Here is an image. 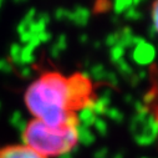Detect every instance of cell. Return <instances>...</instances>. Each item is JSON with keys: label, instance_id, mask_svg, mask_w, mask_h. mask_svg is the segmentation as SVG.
<instances>
[{"label": "cell", "instance_id": "7a4b0ae2", "mask_svg": "<svg viewBox=\"0 0 158 158\" xmlns=\"http://www.w3.org/2000/svg\"><path fill=\"white\" fill-rule=\"evenodd\" d=\"M24 144L45 158L69 153L78 142L77 127L52 128L39 120H31L23 132Z\"/></svg>", "mask_w": 158, "mask_h": 158}, {"label": "cell", "instance_id": "3957f363", "mask_svg": "<svg viewBox=\"0 0 158 158\" xmlns=\"http://www.w3.org/2000/svg\"><path fill=\"white\" fill-rule=\"evenodd\" d=\"M0 158H45L26 147L25 144H15L0 149Z\"/></svg>", "mask_w": 158, "mask_h": 158}, {"label": "cell", "instance_id": "44dd1931", "mask_svg": "<svg viewBox=\"0 0 158 158\" xmlns=\"http://www.w3.org/2000/svg\"><path fill=\"white\" fill-rule=\"evenodd\" d=\"M20 73L23 77H30L31 76V69L29 66H23L20 69Z\"/></svg>", "mask_w": 158, "mask_h": 158}, {"label": "cell", "instance_id": "ac0fdd59", "mask_svg": "<svg viewBox=\"0 0 158 158\" xmlns=\"http://www.w3.org/2000/svg\"><path fill=\"white\" fill-rule=\"evenodd\" d=\"M35 20H37L39 23H41L43 25H48L49 23H50V15L48 14V13H43V14H40V15H39Z\"/></svg>", "mask_w": 158, "mask_h": 158}, {"label": "cell", "instance_id": "9a60e30c", "mask_svg": "<svg viewBox=\"0 0 158 158\" xmlns=\"http://www.w3.org/2000/svg\"><path fill=\"white\" fill-rule=\"evenodd\" d=\"M55 45H56L57 49H60L61 51H65V49L67 48V39H66V35H60V36L57 37Z\"/></svg>", "mask_w": 158, "mask_h": 158}, {"label": "cell", "instance_id": "5bb4252c", "mask_svg": "<svg viewBox=\"0 0 158 158\" xmlns=\"http://www.w3.org/2000/svg\"><path fill=\"white\" fill-rule=\"evenodd\" d=\"M105 44L110 48H113L118 44V34H108L105 39Z\"/></svg>", "mask_w": 158, "mask_h": 158}, {"label": "cell", "instance_id": "2e32d148", "mask_svg": "<svg viewBox=\"0 0 158 158\" xmlns=\"http://www.w3.org/2000/svg\"><path fill=\"white\" fill-rule=\"evenodd\" d=\"M0 71H3V72H11L13 71V65L6 61V60H0Z\"/></svg>", "mask_w": 158, "mask_h": 158}, {"label": "cell", "instance_id": "8fae6325", "mask_svg": "<svg viewBox=\"0 0 158 158\" xmlns=\"http://www.w3.org/2000/svg\"><path fill=\"white\" fill-rule=\"evenodd\" d=\"M125 16H126V19H128V20H132V21H137V20H141L142 19V13L139 11V10H137L136 8H130L126 13H125Z\"/></svg>", "mask_w": 158, "mask_h": 158}, {"label": "cell", "instance_id": "ffe728a7", "mask_svg": "<svg viewBox=\"0 0 158 158\" xmlns=\"http://www.w3.org/2000/svg\"><path fill=\"white\" fill-rule=\"evenodd\" d=\"M105 80H108V82H110L111 85H117V81H118L116 73H114V72H110V71H107V75H106Z\"/></svg>", "mask_w": 158, "mask_h": 158}, {"label": "cell", "instance_id": "603a6c76", "mask_svg": "<svg viewBox=\"0 0 158 158\" xmlns=\"http://www.w3.org/2000/svg\"><path fill=\"white\" fill-rule=\"evenodd\" d=\"M80 41L81 43H86L87 41V35H81L80 36Z\"/></svg>", "mask_w": 158, "mask_h": 158}, {"label": "cell", "instance_id": "52a82bcc", "mask_svg": "<svg viewBox=\"0 0 158 158\" xmlns=\"http://www.w3.org/2000/svg\"><path fill=\"white\" fill-rule=\"evenodd\" d=\"M130 8H132V0H114L113 3V10L117 15L126 13Z\"/></svg>", "mask_w": 158, "mask_h": 158}, {"label": "cell", "instance_id": "9c48e42d", "mask_svg": "<svg viewBox=\"0 0 158 158\" xmlns=\"http://www.w3.org/2000/svg\"><path fill=\"white\" fill-rule=\"evenodd\" d=\"M116 66H117V70L120 71V73L123 75V76H132L133 75L132 66L125 59H122V60H120L118 62H116Z\"/></svg>", "mask_w": 158, "mask_h": 158}, {"label": "cell", "instance_id": "30bf717a", "mask_svg": "<svg viewBox=\"0 0 158 158\" xmlns=\"http://www.w3.org/2000/svg\"><path fill=\"white\" fill-rule=\"evenodd\" d=\"M123 55H125V49L121 46V45H114L113 48H111V51H110V56H111V60L116 64L120 60L123 59Z\"/></svg>", "mask_w": 158, "mask_h": 158}, {"label": "cell", "instance_id": "cb8c5ba5", "mask_svg": "<svg viewBox=\"0 0 158 158\" xmlns=\"http://www.w3.org/2000/svg\"><path fill=\"white\" fill-rule=\"evenodd\" d=\"M15 3H18V4H21V3H26L27 0H14Z\"/></svg>", "mask_w": 158, "mask_h": 158}, {"label": "cell", "instance_id": "e0dca14e", "mask_svg": "<svg viewBox=\"0 0 158 158\" xmlns=\"http://www.w3.org/2000/svg\"><path fill=\"white\" fill-rule=\"evenodd\" d=\"M37 37H39V40H40V43H48V41H50V40H51L52 35H51L48 30H45V31H43V32L39 34V35H37Z\"/></svg>", "mask_w": 158, "mask_h": 158}, {"label": "cell", "instance_id": "7402d4cb", "mask_svg": "<svg viewBox=\"0 0 158 158\" xmlns=\"http://www.w3.org/2000/svg\"><path fill=\"white\" fill-rule=\"evenodd\" d=\"M144 2H146V0H132V6L136 8V6H138L139 4L144 3Z\"/></svg>", "mask_w": 158, "mask_h": 158}, {"label": "cell", "instance_id": "ba28073f", "mask_svg": "<svg viewBox=\"0 0 158 158\" xmlns=\"http://www.w3.org/2000/svg\"><path fill=\"white\" fill-rule=\"evenodd\" d=\"M21 46L19 44H13L10 46V57H11V61L15 64V65H19V66H23L21 64Z\"/></svg>", "mask_w": 158, "mask_h": 158}, {"label": "cell", "instance_id": "8992f818", "mask_svg": "<svg viewBox=\"0 0 158 158\" xmlns=\"http://www.w3.org/2000/svg\"><path fill=\"white\" fill-rule=\"evenodd\" d=\"M90 73H91V77L96 81H102L106 78V75H107V70L105 69L103 65L101 64H95L91 66L90 69Z\"/></svg>", "mask_w": 158, "mask_h": 158}, {"label": "cell", "instance_id": "4fadbf2b", "mask_svg": "<svg viewBox=\"0 0 158 158\" xmlns=\"http://www.w3.org/2000/svg\"><path fill=\"white\" fill-rule=\"evenodd\" d=\"M152 19H153V27L158 34V0H156V3L153 4L152 8Z\"/></svg>", "mask_w": 158, "mask_h": 158}, {"label": "cell", "instance_id": "5b68a950", "mask_svg": "<svg viewBox=\"0 0 158 158\" xmlns=\"http://www.w3.org/2000/svg\"><path fill=\"white\" fill-rule=\"evenodd\" d=\"M90 10L85 6H76L73 10H70L69 21L73 23L77 26H85L90 20Z\"/></svg>", "mask_w": 158, "mask_h": 158}, {"label": "cell", "instance_id": "7c38bea8", "mask_svg": "<svg viewBox=\"0 0 158 158\" xmlns=\"http://www.w3.org/2000/svg\"><path fill=\"white\" fill-rule=\"evenodd\" d=\"M69 16H70V10H67V9L59 8V9L55 11V18H56V20H59V21L69 20Z\"/></svg>", "mask_w": 158, "mask_h": 158}, {"label": "cell", "instance_id": "6da1fadb", "mask_svg": "<svg viewBox=\"0 0 158 158\" xmlns=\"http://www.w3.org/2000/svg\"><path fill=\"white\" fill-rule=\"evenodd\" d=\"M25 103L35 120L52 128L77 127V110L86 108L67 77L49 72L34 81L26 90Z\"/></svg>", "mask_w": 158, "mask_h": 158}, {"label": "cell", "instance_id": "277c9868", "mask_svg": "<svg viewBox=\"0 0 158 158\" xmlns=\"http://www.w3.org/2000/svg\"><path fill=\"white\" fill-rule=\"evenodd\" d=\"M131 56H132V59L135 60L136 64L146 66V65H149L154 60L156 49H154L153 45H151V44L144 41V43L135 46V50L132 51Z\"/></svg>", "mask_w": 158, "mask_h": 158}, {"label": "cell", "instance_id": "d6986e66", "mask_svg": "<svg viewBox=\"0 0 158 158\" xmlns=\"http://www.w3.org/2000/svg\"><path fill=\"white\" fill-rule=\"evenodd\" d=\"M49 52H50V56L54 57V59H57V57L62 54V51H61L60 49H57V46H56L55 44H52V46L50 48V51H49Z\"/></svg>", "mask_w": 158, "mask_h": 158}]
</instances>
